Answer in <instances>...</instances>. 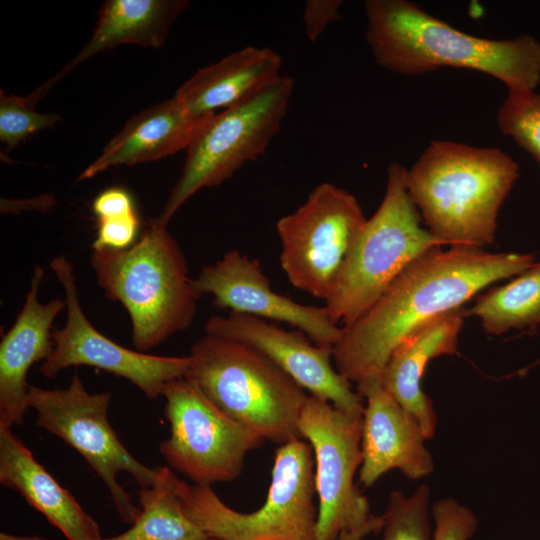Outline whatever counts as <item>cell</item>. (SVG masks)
I'll list each match as a JSON object with an SVG mask.
<instances>
[{
  "instance_id": "44dd1931",
  "label": "cell",
  "mask_w": 540,
  "mask_h": 540,
  "mask_svg": "<svg viewBox=\"0 0 540 540\" xmlns=\"http://www.w3.org/2000/svg\"><path fill=\"white\" fill-rule=\"evenodd\" d=\"M207 117L192 116L175 97L148 108L126 122L78 180L92 178L111 166L153 161L187 149Z\"/></svg>"
},
{
  "instance_id": "d6986e66",
  "label": "cell",
  "mask_w": 540,
  "mask_h": 540,
  "mask_svg": "<svg viewBox=\"0 0 540 540\" xmlns=\"http://www.w3.org/2000/svg\"><path fill=\"white\" fill-rule=\"evenodd\" d=\"M0 483L16 490L67 540H102L98 524L39 464L11 431L0 426Z\"/></svg>"
},
{
  "instance_id": "4fadbf2b",
  "label": "cell",
  "mask_w": 540,
  "mask_h": 540,
  "mask_svg": "<svg viewBox=\"0 0 540 540\" xmlns=\"http://www.w3.org/2000/svg\"><path fill=\"white\" fill-rule=\"evenodd\" d=\"M50 267L64 288L67 318L62 328L53 330L54 347L40 367L42 375L53 378L67 367H95L127 379L150 400L162 396L168 382L184 377L189 356L163 357L131 350L96 330L81 308L70 261L59 256Z\"/></svg>"
},
{
  "instance_id": "3957f363",
  "label": "cell",
  "mask_w": 540,
  "mask_h": 540,
  "mask_svg": "<svg viewBox=\"0 0 540 540\" xmlns=\"http://www.w3.org/2000/svg\"><path fill=\"white\" fill-rule=\"evenodd\" d=\"M519 177V166L498 148L432 141L406 171V187L427 230L449 246L495 240L497 216Z\"/></svg>"
},
{
  "instance_id": "8fae6325",
  "label": "cell",
  "mask_w": 540,
  "mask_h": 540,
  "mask_svg": "<svg viewBox=\"0 0 540 540\" xmlns=\"http://www.w3.org/2000/svg\"><path fill=\"white\" fill-rule=\"evenodd\" d=\"M366 220L351 193L327 182L316 186L297 210L276 224L280 264L289 282L326 301Z\"/></svg>"
},
{
  "instance_id": "52a82bcc",
  "label": "cell",
  "mask_w": 540,
  "mask_h": 540,
  "mask_svg": "<svg viewBox=\"0 0 540 540\" xmlns=\"http://www.w3.org/2000/svg\"><path fill=\"white\" fill-rule=\"evenodd\" d=\"M175 485L186 515L216 540H315L314 458L301 438L276 450L263 506L241 513L227 506L211 485Z\"/></svg>"
},
{
  "instance_id": "6da1fadb",
  "label": "cell",
  "mask_w": 540,
  "mask_h": 540,
  "mask_svg": "<svg viewBox=\"0 0 540 540\" xmlns=\"http://www.w3.org/2000/svg\"><path fill=\"white\" fill-rule=\"evenodd\" d=\"M533 263L531 254L469 246L430 249L411 262L360 319L343 328L333 347L336 370L355 383L380 375L391 353L410 335Z\"/></svg>"
},
{
  "instance_id": "9a60e30c",
  "label": "cell",
  "mask_w": 540,
  "mask_h": 540,
  "mask_svg": "<svg viewBox=\"0 0 540 540\" xmlns=\"http://www.w3.org/2000/svg\"><path fill=\"white\" fill-rule=\"evenodd\" d=\"M192 284L199 298L210 294L219 308L288 323L317 345L334 347L343 335L326 306L299 304L273 291L258 260L238 250L203 267Z\"/></svg>"
},
{
  "instance_id": "603a6c76",
  "label": "cell",
  "mask_w": 540,
  "mask_h": 540,
  "mask_svg": "<svg viewBox=\"0 0 540 540\" xmlns=\"http://www.w3.org/2000/svg\"><path fill=\"white\" fill-rule=\"evenodd\" d=\"M176 477L168 467H156L155 483L138 492L136 521L127 531L102 540H216L186 515Z\"/></svg>"
},
{
  "instance_id": "1f68e13d",
  "label": "cell",
  "mask_w": 540,
  "mask_h": 540,
  "mask_svg": "<svg viewBox=\"0 0 540 540\" xmlns=\"http://www.w3.org/2000/svg\"><path fill=\"white\" fill-rule=\"evenodd\" d=\"M384 516L372 515L360 527L342 531L335 540H363L371 533H379L384 526Z\"/></svg>"
},
{
  "instance_id": "5b68a950",
  "label": "cell",
  "mask_w": 540,
  "mask_h": 540,
  "mask_svg": "<svg viewBox=\"0 0 540 540\" xmlns=\"http://www.w3.org/2000/svg\"><path fill=\"white\" fill-rule=\"evenodd\" d=\"M188 356L184 378L230 418L274 443L301 438L298 421L308 395L264 354L205 333Z\"/></svg>"
},
{
  "instance_id": "4dcf8cb0",
  "label": "cell",
  "mask_w": 540,
  "mask_h": 540,
  "mask_svg": "<svg viewBox=\"0 0 540 540\" xmlns=\"http://www.w3.org/2000/svg\"><path fill=\"white\" fill-rule=\"evenodd\" d=\"M92 210L97 217L136 211L131 195L120 187H112L102 191L93 200Z\"/></svg>"
},
{
  "instance_id": "83f0119b",
  "label": "cell",
  "mask_w": 540,
  "mask_h": 540,
  "mask_svg": "<svg viewBox=\"0 0 540 540\" xmlns=\"http://www.w3.org/2000/svg\"><path fill=\"white\" fill-rule=\"evenodd\" d=\"M435 522L433 540H469L476 532L474 513L453 498H445L432 507Z\"/></svg>"
},
{
  "instance_id": "484cf974",
  "label": "cell",
  "mask_w": 540,
  "mask_h": 540,
  "mask_svg": "<svg viewBox=\"0 0 540 540\" xmlns=\"http://www.w3.org/2000/svg\"><path fill=\"white\" fill-rule=\"evenodd\" d=\"M497 125L537 163L540 170V93L508 92L497 113Z\"/></svg>"
},
{
  "instance_id": "9c48e42d",
  "label": "cell",
  "mask_w": 540,
  "mask_h": 540,
  "mask_svg": "<svg viewBox=\"0 0 540 540\" xmlns=\"http://www.w3.org/2000/svg\"><path fill=\"white\" fill-rule=\"evenodd\" d=\"M111 393H89L76 372L65 389L29 386L28 407L36 424L75 449L104 482L120 518L133 524L140 514L117 481L127 472L141 488L152 486L156 468L138 461L121 443L108 420Z\"/></svg>"
},
{
  "instance_id": "ffe728a7",
  "label": "cell",
  "mask_w": 540,
  "mask_h": 540,
  "mask_svg": "<svg viewBox=\"0 0 540 540\" xmlns=\"http://www.w3.org/2000/svg\"><path fill=\"white\" fill-rule=\"evenodd\" d=\"M282 58L269 48L248 46L199 69L175 98L194 117H205L244 102L281 77Z\"/></svg>"
},
{
  "instance_id": "cb8c5ba5",
  "label": "cell",
  "mask_w": 540,
  "mask_h": 540,
  "mask_svg": "<svg viewBox=\"0 0 540 540\" xmlns=\"http://www.w3.org/2000/svg\"><path fill=\"white\" fill-rule=\"evenodd\" d=\"M514 277L477 297L471 309L466 310V316H477L489 334L534 330L540 325V262Z\"/></svg>"
},
{
  "instance_id": "30bf717a",
  "label": "cell",
  "mask_w": 540,
  "mask_h": 540,
  "mask_svg": "<svg viewBox=\"0 0 540 540\" xmlns=\"http://www.w3.org/2000/svg\"><path fill=\"white\" fill-rule=\"evenodd\" d=\"M162 396L170 436L159 450L168 465L193 484L235 480L246 455L264 441L226 415L184 377L168 382Z\"/></svg>"
},
{
  "instance_id": "277c9868",
  "label": "cell",
  "mask_w": 540,
  "mask_h": 540,
  "mask_svg": "<svg viewBox=\"0 0 540 540\" xmlns=\"http://www.w3.org/2000/svg\"><path fill=\"white\" fill-rule=\"evenodd\" d=\"M91 264L105 295L127 310L137 351L146 352L192 324L199 296L185 255L166 228L150 223L127 249L93 250Z\"/></svg>"
},
{
  "instance_id": "7402d4cb",
  "label": "cell",
  "mask_w": 540,
  "mask_h": 540,
  "mask_svg": "<svg viewBox=\"0 0 540 540\" xmlns=\"http://www.w3.org/2000/svg\"><path fill=\"white\" fill-rule=\"evenodd\" d=\"M188 5L184 0H109L83 49L54 77L59 81L95 54L119 44L160 47L174 20Z\"/></svg>"
},
{
  "instance_id": "5bb4252c",
  "label": "cell",
  "mask_w": 540,
  "mask_h": 540,
  "mask_svg": "<svg viewBox=\"0 0 540 540\" xmlns=\"http://www.w3.org/2000/svg\"><path fill=\"white\" fill-rule=\"evenodd\" d=\"M205 333L245 343L273 361L310 395L353 416H363L362 397L332 365L333 347L320 346L300 330H285L267 320L229 312L211 316Z\"/></svg>"
},
{
  "instance_id": "2e32d148",
  "label": "cell",
  "mask_w": 540,
  "mask_h": 540,
  "mask_svg": "<svg viewBox=\"0 0 540 540\" xmlns=\"http://www.w3.org/2000/svg\"><path fill=\"white\" fill-rule=\"evenodd\" d=\"M366 399L362 416V464L359 483L371 487L383 474L399 469L407 478H423L434 469L431 453L418 420L384 388L380 375L357 383Z\"/></svg>"
},
{
  "instance_id": "8992f818",
  "label": "cell",
  "mask_w": 540,
  "mask_h": 540,
  "mask_svg": "<svg viewBox=\"0 0 540 540\" xmlns=\"http://www.w3.org/2000/svg\"><path fill=\"white\" fill-rule=\"evenodd\" d=\"M406 171L396 162L388 166L383 201L351 245L325 301L332 321L343 328L360 319L411 262L445 245L421 227Z\"/></svg>"
},
{
  "instance_id": "7c38bea8",
  "label": "cell",
  "mask_w": 540,
  "mask_h": 540,
  "mask_svg": "<svg viewBox=\"0 0 540 540\" xmlns=\"http://www.w3.org/2000/svg\"><path fill=\"white\" fill-rule=\"evenodd\" d=\"M298 430L312 448L318 495L315 540H335L371 516L368 499L354 483L362 464V416H353L328 401L309 395Z\"/></svg>"
},
{
  "instance_id": "f546056e",
  "label": "cell",
  "mask_w": 540,
  "mask_h": 540,
  "mask_svg": "<svg viewBox=\"0 0 540 540\" xmlns=\"http://www.w3.org/2000/svg\"><path fill=\"white\" fill-rule=\"evenodd\" d=\"M341 0H309L305 4L304 24L308 39L316 41L327 26L341 19Z\"/></svg>"
},
{
  "instance_id": "ac0fdd59",
  "label": "cell",
  "mask_w": 540,
  "mask_h": 540,
  "mask_svg": "<svg viewBox=\"0 0 540 540\" xmlns=\"http://www.w3.org/2000/svg\"><path fill=\"white\" fill-rule=\"evenodd\" d=\"M464 317L462 307L421 327L394 349L380 374L384 388L418 420L426 440L434 437L437 416L421 379L431 359L457 352Z\"/></svg>"
},
{
  "instance_id": "7a4b0ae2",
  "label": "cell",
  "mask_w": 540,
  "mask_h": 540,
  "mask_svg": "<svg viewBox=\"0 0 540 540\" xmlns=\"http://www.w3.org/2000/svg\"><path fill=\"white\" fill-rule=\"evenodd\" d=\"M366 40L376 63L417 76L443 67L469 69L504 83L508 92L540 82V42L531 35L493 40L459 31L406 0H367Z\"/></svg>"
},
{
  "instance_id": "d4e9b609",
  "label": "cell",
  "mask_w": 540,
  "mask_h": 540,
  "mask_svg": "<svg viewBox=\"0 0 540 540\" xmlns=\"http://www.w3.org/2000/svg\"><path fill=\"white\" fill-rule=\"evenodd\" d=\"M57 83L53 77L25 97L0 93V140L7 150H12L36 132L53 127L61 117L58 114H41L34 110Z\"/></svg>"
},
{
  "instance_id": "ba28073f",
  "label": "cell",
  "mask_w": 540,
  "mask_h": 540,
  "mask_svg": "<svg viewBox=\"0 0 540 540\" xmlns=\"http://www.w3.org/2000/svg\"><path fill=\"white\" fill-rule=\"evenodd\" d=\"M293 89V80L281 76L250 99L208 116L187 148L181 176L163 211L150 223L166 228L194 193L221 184L262 155L281 127Z\"/></svg>"
},
{
  "instance_id": "e0dca14e",
  "label": "cell",
  "mask_w": 540,
  "mask_h": 540,
  "mask_svg": "<svg viewBox=\"0 0 540 540\" xmlns=\"http://www.w3.org/2000/svg\"><path fill=\"white\" fill-rule=\"evenodd\" d=\"M44 271L34 268L24 305L0 343V426L22 424L28 407L27 374L31 366L46 360L54 342L52 325L66 307L65 300L41 303L38 291Z\"/></svg>"
},
{
  "instance_id": "f1b7e54d",
  "label": "cell",
  "mask_w": 540,
  "mask_h": 540,
  "mask_svg": "<svg viewBox=\"0 0 540 540\" xmlns=\"http://www.w3.org/2000/svg\"><path fill=\"white\" fill-rule=\"evenodd\" d=\"M139 228L136 211L113 213L98 217L93 250H123L134 244Z\"/></svg>"
},
{
  "instance_id": "4316f807",
  "label": "cell",
  "mask_w": 540,
  "mask_h": 540,
  "mask_svg": "<svg viewBox=\"0 0 540 540\" xmlns=\"http://www.w3.org/2000/svg\"><path fill=\"white\" fill-rule=\"evenodd\" d=\"M430 489L420 485L411 496L392 491L384 516L382 540H433L429 524Z\"/></svg>"
}]
</instances>
